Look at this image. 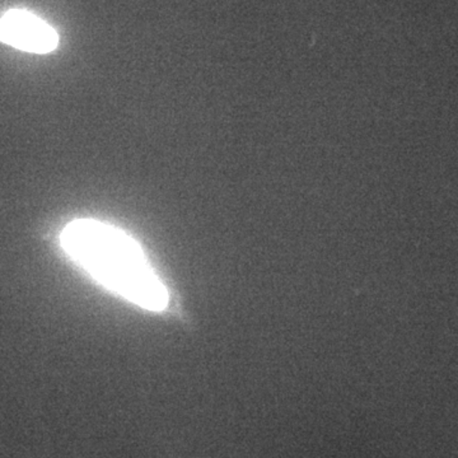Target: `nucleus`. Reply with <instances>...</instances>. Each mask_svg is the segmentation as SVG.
I'll return each mask as SVG.
<instances>
[{"instance_id":"obj_1","label":"nucleus","mask_w":458,"mask_h":458,"mask_svg":"<svg viewBox=\"0 0 458 458\" xmlns=\"http://www.w3.org/2000/svg\"><path fill=\"white\" fill-rule=\"evenodd\" d=\"M60 242L72 260L114 293L149 311L167 306V291L143 250L120 229L80 219L63 229Z\"/></svg>"},{"instance_id":"obj_2","label":"nucleus","mask_w":458,"mask_h":458,"mask_svg":"<svg viewBox=\"0 0 458 458\" xmlns=\"http://www.w3.org/2000/svg\"><path fill=\"white\" fill-rule=\"evenodd\" d=\"M0 41L30 53L47 54L56 49L59 36L35 14L14 9L0 20Z\"/></svg>"}]
</instances>
